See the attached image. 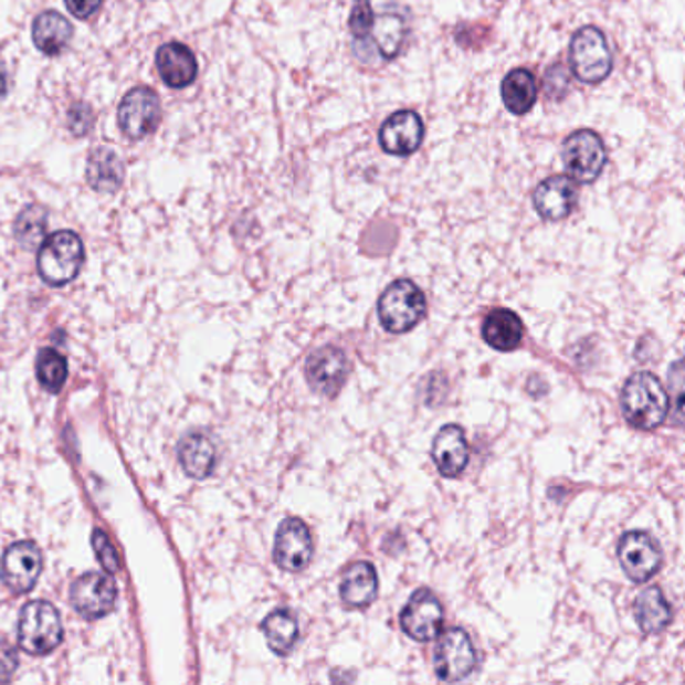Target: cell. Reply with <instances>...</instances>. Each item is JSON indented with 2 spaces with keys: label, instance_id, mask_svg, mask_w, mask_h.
<instances>
[{
  "label": "cell",
  "instance_id": "obj_1",
  "mask_svg": "<svg viewBox=\"0 0 685 685\" xmlns=\"http://www.w3.org/2000/svg\"><path fill=\"white\" fill-rule=\"evenodd\" d=\"M621 412L633 429L655 431L670 414V394L652 372L631 376L621 390Z\"/></svg>",
  "mask_w": 685,
  "mask_h": 685
},
{
  "label": "cell",
  "instance_id": "obj_2",
  "mask_svg": "<svg viewBox=\"0 0 685 685\" xmlns=\"http://www.w3.org/2000/svg\"><path fill=\"white\" fill-rule=\"evenodd\" d=\"M85 262V247L77 233L55 232L44 240L39 250V274L49 286H66L78 276Z\"/></svg>",
  "mask_w": 685,
  "mask_h": 685
},
{
  "label": "cell",
  "instance_id": "obj_3",
  "mask_svg": "<svg viewBox=\"0 0 685 685\" xmlns=\"http://www.w3.org/2000/svg\"><path fill=\"white\" fill-rule=\"evenodd\" d=\"M569 61L575 77L586 85H599L611 75L613 53L608 39L597 27H581L569 43Z\"/></svg>",
  "mask_w": 685,
  "mask_h": 685
},
{
  "label": "cell",
  "instance_id": "obj_4",
  "mask_svg": "<svg viewBox=\"0 0 685 685\" xmlns=\"http://www.w3.org/2000/svg\"><path fill=\"white\" fill-rule=\"evenodd\" d=\"M426 314V298L412 280H397L378 299V316L384 330L407 334Z\"/></svg>",
  "mask_w": 685,
  "mask_h": 685
},
{
  "label": "cell",
  "instance_id": "obj_5",
  "mask_svg": "<svg viewBox=\"0 0 685 685\" xmlns=\"http://www.w3.org/2000/svg\"><path fill=\"white\" fill-rule=\"evenodd\" d=\"M19 645L31 655H46L63 641V621L49 601L27 603L19 618Z\"/></svg>",
  "mask_w": 685,
  "mask_h": 685
},
{
  "label": "cell",
  "instance_id": "obj_6",
  "mask_svg": "<svg viewBox=\"0 0 685 685\" xmlns=\"http://www.w3.org/2000/svg\"><path fill=\"white\" fill-rule=\"evenodd\" d=\"M561 159L567 176L573 181L593 183L608 166V149L596 131L581 129L565 139Z\"/></svg>",
  "mask_w": 685,
  "mask_h": 685
},
{
  "label": "cell",
  "instance_id": "obj_7",
  "mask_svg": "<svg viewBox=\"0 0 685 685\" xmlns=\"http://www.w3.org/2000/svg\"><path fill=\"white\" fill-rule=\"evenodd\" d=\"M476 650L471 635L461 628L439 633L434 647V672L442 682H461L475 672Z\"/></svg>",
  "mask_w": 685,
  "mask_h": 685
},
{
  "label": "cell",
  "instance_id": "obj_8",
  "mask_svg": "<svg viewBox=\"0 0 685 685\" xmlns=\"http://www.w3.org/2000/svg\"><path fill=\"white\" fill-rule=\"evenodd\" d=\"M619 563L633 583H647L663 561L660 542L645 530H630L618 545Z\"/></svg>",
  "mask_w": 685,
  "mask_h": 685
},
{
  "label": "cell",
  "instance_id": "obj_9",
  "mask_svg": "<svg viewBox=\"0 0 685 685\" xmlns=\"http://www.w3.org/2000/svg\"><path fill=\"white\" fill-rule=\"evenodd\" d=\"M117 122L125 137L144 139L159 127L161 103L154 88L137 87L123 97Z\"/></svg>",
  "mask_w": 685,
  "mask_h": 685
},
{
  "label": "cell",
  "instance_id": "obj_10",
  "mask_svg": "<svg viewBox=\"0 0 685 685\" xmlns=\"http://www.w3.org/2000/svg\"><path fill=\"white\" fill-rule=\"evenodd\" d=\"M442 625H444V609L441 599L434 596L431 589L414 591L400 613L402 631L412 640L426 643L439 637Z\"/></svg>",
  "mask_w": 685,
  "mask_h": 685
},
{
  "label": "cell",
  "instance_id": "obj_11",
  "mask_svg": "<svg viewBox=\"0 0 685 685\" xmlns=\"http://www.w3.org/2000/svg\"><path fill=\"white\" fill-rule=\"evenodd\" d=\"M43 571V552L31 541H19L11 545L0 561L2 583L12 593H29Z\"/></svg>",
  "mask_w": 685,
  "mask_h": 685
},
{
  "label": "cell",
  "instance_id": "obj_12",
  "mask_svg": "<svg viewBox=\"0 0 685 685\" xmlns=\"http://www.w3.org/2000/svg\"><path fill=\"white\" fill-rule=\"evenodd\" d=\"M314 557V541L308 525L302 519H286L276 533L274 561L287 573H299L308 567Z\"/></svg>",
  "mask_w": 685,
  "mask_h": 685
},
{
  "label": "cell",
  "instance_id": "obj_13",
  "mask_svg": "<svg viewBox=\"0 0 685 685\" xmlns=\"http://www.w3.org/2000/svg\"><path fill=\"white\" fill-rule=\"evenodd\" d=\"M117 601V587L107 575L87 573L71 587V603L78 615L101 619L109 615Z\"/></svg>",
  "mask_w": 685,
  "mask_h": 685
},
{
  "label": "cell",
  "instance_id": "obj_14",
  "mask_svg": "<svg viewBox=\"0 0 685 685\" xmlns=\"http://www.w3.org/2000/svg\"><path fill=\"white\" fill-rule=\"evenodd\" d=\"M348 358L340 348L324 346L309 354L306 362V378L314 392L320 397L334 398L346 382L348 376Z\"/></svg>",
  "mask_w": 685,
  "mask_h": 685
},
{
  "label": "cell",
  "instance_id": "obj_15",
  "mask_svg": "<svg viewBox=\"0 0 685 685\" xmlns=\"http://www.w3.org/2000/svg\"><path fill=\"white\" fill-rule=\"evenodd\" d=\"M424 123L414 110H398L382 123L378 131V144L384 154L409 157L422 145Z\"/></svg>",
  "mask_w": 685,
  "mask_h": 685
},
{
  "label": "cell",
  "instance_id": "obj_16",
  "mask_svg": "<svg viewBox=\"0 0 685 685\" xmlns=\"http://www.w3.org/2000/svg\"><path fill=\"white\" fill-rule=\"evenodd\" d=\"M577 196L579 191L571 177H549L535 189L533 205L542 220L561 221L571 215L577 205Z\"/></svg>",
  "mask_w": 685,
  "mask_h": 685
},
{
  "label": "cell",
  "instance_id": "obj_17",
  "mask_svg": "<svg viewBox=\"0 0 685 685\" xmlns=\"http://www.w3.org/2000/svg\"><path fill=\"white\" fill-rule=\"evenodd\" d=\"M410 21L407 12L397 7H388L380 14H375L368 39L375 43L376 53L384 61L397 59L409 41Z\"/></svg>",
  "mask_w": 685,
  "mask_h": 685
},
{
  "label": "cell",
  "instance_id": "obj_18",
  "mask_svg": "<svg viewBox=\"0 0 685 685\" xmlns=\"http://www.w3.org/2000/svg\"><path fill=\"white\" fill-rule=\"evenodd\" d=\"M432 459L439 473L446 478H456L464 473L471 459L466 434L459 424L442 426L432 442Z\"/></svg>",
  "mask_w": 685,
  "mask_h": 685
},
{
  "label": "cell",
  "instance_id": "obj_19",
  "mask_svg": "<svg viewBox=\"0 0 685 685\" xmlns=\"http://www.w3.org/2000/svg\"><path fill=\"white\" fill-rule=\"evenodd\" d=\"M155 63L167 87H189L198 77V59L181 43H167L157 51Z\"/></svg>",
  "mask_w": 685,
  "mask_h": 685
},
{
  "label": "cell",
  "instance_id": "obj_20",
  "mask_svg": "<svg viewBox=\"0 0 685 685\" xmlns=\"http://www.w3.org/2000/svg\"><path fill=\"white\" fill-rule=\"evenodd\" d=\"M340 597L346 608L365 609L375 603L378 597V575L375 565L356 561L342 575Z\"/></svg>",
  "mask_w": 685,
  "mask_h": 685
},
{
  "label": "cell",
  "instance_id": "obj_21",
  "mask_svg": "<svg viewBox=\"0 0 685 685\" xmlns=\"http://www.w3.org/2000/svg\"><path fill=\"white\" fill-rule=\"evenodd\" d=\"M525 336V326L513 309L497 308L486 314L483 322L485 342L498 352L517 350Z\"/></svg>",
  "mask_w": 685,
  "mask_h": 685
},
{
  "label": "cell",
  "instance_id": "obj_22",
  "mask_svg": "<svg viewBox=\"0 0 685 685\" xmlns=\"http://www.w3.org/2000/svg\"><path fill=\"white\" fill-rule=\"evenodd\" d=\"M73 39V24L61 12L44 11L33 21V43L41 53L61 55Z\"/></svg>",
  "mask_w": 685,
  "mask_h": 685
},
{
  "label": "cell",
  "instance_id": "obj_23",
  "mask_svg": "<svg viewBox=\"0 0 685 685\" xmlns=\"http://www.w3.org/2000/svg\"><path fill=\"white\" fill-rule=\"evenodd\" d=\"M215 444L203 432H191L179 444V461L191 478H208L215 468Z\"/></svg>",
  "mask_w": 685,
  "mask_h": 685
},
{
  "label": "cell",
  "instance_id": "obj_24",
  "mask_svg": "<svg viewBox=\"0 0 685 685\" xmlns=\"http://www.w3.org/2000/svg\"><path fill=\"white\" fill-rule=\"evenodd\" d=\"M125 167L119 155L107 147H99L88 155L87 181L97 193H115L123 186Z\"/></svg>",
  "mask_w": 685,
  "mask_h": 685
},
{
  "label": "cell",
  "instance_id": "obj_25",
  "mask_svg": "<svg viewBox=\"0 0 685 685\" xmlns=\"http://www.w3.org/2000/svg\"><path fill=\"white\" fill-rule=\"evenodd\" d=\"M500 97L513 115H527L539 97V85L527 68H513L500 85Z\"/></svg>",
  "mask_w": 685,
  "mask_h": 685
},
{
  "label": "cell",
  "instance_id": "obj_26",
  "mask_svg": "<svg viewBox=\"0 0 685 685\" xmlns=\"http://www.w3.org/2000/svg\"><path fill=\"white\" fill-rule=\"evenodd\" d=\"M635 621L640 625V630L647 635L660 633L665 630L672 621V605L670 601L663 597L660 587H650L645 591H641L635 603Z\"/></svg>",
  "mask_w": 685,
  "mask_h": 685
},
{
  "label": "cell",
  "instance_id": "obj_27",
  "mask_svg": "<svg viewBox=\"0 0 685 685\" xmlns=\"http://www.w3.org/2000/svg\"><path fill=\"white\" fill-rule=\"evenodd\" d=\"M265 641L270 650L284 657L289 655L299 640L298 619L289 609H276L272 611L262 623Z\"/></svg>",
  "mask_w": 685,
  "mask_h": 685
},
{
  "label": "cell",
  "instance_id": "obj_28",
  "mask_svg": "<svg viewBox=\"0 0 685 685\" xmlns=\"http://www.w3.org/2000/svg\"><path fill=\"white\" fill-rule=\"evenodd\" d=\"M49 213L41 205H27L14 221V238L24 250H34L43 242Z\"/></svg>",
  "mask_w": 685,
  "mask_h": 685
},
{
  "label": "cell",
  "instance_id": "obj_29",
  "mask_svg": "<svg viewBox=\"0 0 685 685\" xmlns=\"http://www.w3.org/2000/svg\"><path fill=\"white\" fill-rule=\"evenodd\" d=\"M66 375H68V368H66L65 356L53 348H43L36 358V376H39L41 387L49 392H59L65 387Z\"/></svg>",
  "mask_w": 685,
  "mask_h": 685
},
{
  "label": "cell",
  "instance_id": "obj_30",
  "mask_svg": "<svg viewBox=\"0 0 685 685\" xmlns=\"http://www.w3.org/2000/svg\"><path fill=\"white\" fill-rule=\"evenodd\" d=\"M372 21H375V11H372L370 0H356L352 12H350V19H348V29H350L356 43L368 39Z\"/></svg>",
  "mask_w": 685,
  "mask_h": 685
},
{
  "label": "cell",
  "instance_id": "obj_31",
  "mask_svg": "<svg viewBox=\"0 0 685 685\" xmlns=\"http://www.w3.org/2000/svg\"><path fill=\"white\" fill-rule=\"evenodd\" d=\"M66 125L75 137L87 135L95 125V113L87 103H75L71 109L66 110Z\"/></svg>",
  "mask_w": 685,
  "mask_h": 685
},
{
  "label": "cell",
  "instance_id": "obj_32",
  "mask_svg": "<svg viewBox=\"0 0 685 685\" xmlns=\"http://www.w3.org/2000/svg\"><path fill=\"white\" fill-rule=\"evenodd\" d=\"M93 549L97 552L101 565H103V569H105L107 573H117V571L122 569V563H119V555L115 551V547L110 545L109 537H107V535H105V533L101 529L93 533Z\"/></svg>",
  "mask_w": 685,
  "mask_h": 685
},
{
  "label": "cell",
  "instance_id": "obj_33",
  "mask_svg": "<svg viewBox=\"0 0 685 685\" xmlns=\"http://www.w3.org/2000/svg\"><path fill=\"white\" fill-rule=\"evenodd\" d=\"M19 667V655L9 641H0V684L11 682Z\"/></svg>",
  "mask_w": 685,
  "mask_h": 685
},
{
  "label": "cell",
  "instance_id": "obj_34",
  "mask_svg": "<svg viewBox=\"0 0 685 685\" xmlns=\"http://www.w3.org/2000/svg\"><path fill=\"white\" fill-rule=\"evenodd\" d=\"M66 9L81 21H87L99 11L103 0H65Z\"/></svg>",
  "mask_w": 685,
  "mask_h": 685
},
{
  "label": "cell",
  "instance_id": "obj_35",
  "mask_svg": "<svg viewBox=\"0 0 685 685\" xmlns=\"http://www.w3.org/2000/svg\"><path fill=\"white\" fill-rule=\"evenodd\" d=\"M7 88H9V85H7V73H4V68L0 65V99L7 95Z\"/></svg>",
  "mask_w": 685,
  "mask_h": 685
}]
</instances>
